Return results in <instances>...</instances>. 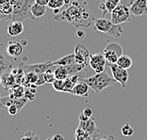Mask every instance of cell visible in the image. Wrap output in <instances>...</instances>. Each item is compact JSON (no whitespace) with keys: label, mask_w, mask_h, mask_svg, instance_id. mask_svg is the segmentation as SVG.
<instances>
[{"label":"cell","mask_w":147,"mask_h":140,"mask_svg":"<svg viewBox=\"0 0 147 140\" xmlns=\"http://www.w3.org/2000/svg\"><path fill=\"white\" fill-rule=\"evenodd\" d=\"M121 131H122V135L125 136H132L134 135V129H133L128 123H125V124L123 126Z\"/></svg>","instance_id":"obj_31"},{"label":"cell","mask_w":147,"mask_h":140,"mask_svg":"<svg viewBox=\"0 0 147 140\" xmlns=\"http://www.w3.org/2000/svg\"><path fill=\"white\" fill-rule=\"evenodd\" d=\"M79 128L83 129L92 137L93 140H98L100 136V129L97 127L93 119H89L86 121H79Z\"/></svg>","instance_id":"obj_11"},{"label":"cell","mask_w":147,"mask_h":140,"mask_svg":"<svg viewBox=\"0 0 147 140\" xmlns=\"http://www.w3.org/2000/svg\"><path fill=\"white\" fill-rule=\"evenodd\" d=\"M7 109H8V113H9V114L11 115V116H15V115H17V114H18V112H19V110H18V108H17V106L14 105V104L11 105L9 107H8Z\"/></svg>","instance_id":"obj_36"},{"label":"cell","mask_w":147,"mask_h":140,"mask_svg":"<svg viewBox=\"0 0 147 140\" xmlns=\"http://www.w3.org/2000/svg\"><path fill=\"white\" fill-rule=\"evenodd\" d=\"M107 60L105 56L101 53H96L90 56L89 58V65L92 69L95 72V73H100L105 72V67L107 65Z\"/></svg>","instance_id":"obj_9"},{"label":"cell","mask_w":147,"mask_h":140,"mask_svg":"<svg viewBox=\"0 0 147 140\" xmlns=\"http://www.w3.org/2000/svg\"><path fill=\"white\" fill-rule=\"evenodd\" d=\"M75 61L79 65L88 66L89 58H90V52L88 48L82 43H78L75 47Z\"/></svg>","instance_id":"obj_10"},{"label":"cell","mask_w":147,"mask_h":140,"mask_svg":"<svg viewBox=\"0 0 147 140\" xmlns=\"http://www.w3.org/2000/svg\"><path fill=\"white\" fill-rule=\"evenodd\" d=\"M28 100H26L25 97H22V98H18V99H13V104L17 106V108L19 111H21L26 106V104H28Z\"/></svg>","instance_id":"obj_29"},{"label":"cell","mask_w":147,"mask_h":140,"mask_svg":"<svg viewBox=\"0 0 147 140\" xmlns=\"http://www.w3.org/2000/svg\"><path fill=\"white\" fill-rule=\"evenodd\" d=\"M53 19L58 23L71 24L76 28H89L95 18L90 11L86 0H74L63 11L54 14Z\"/></svg>","instance_id":"obj_1"},{"label":"cell","mask_w":147,"mask_h":140,"mask_svg":"<svg viewBox=\"0 0 147 140\" xmlns=\"http://www.w3.org/2000/svg\"><path fill=\"white\" fill-rule=\"evenodd\" d=\"M121 1L122 0H100L99 9L103 13V17L108 13H111L117 6L121 4Z\"/></svg>","instance_id":"obj_15"},{"label":"cell","mask_w":147,"mask_h":140,"mask_svg":"<svg viewBox=\"0 0 147 140\" xmlns=\"http://www.w3.org/2000/svg\"><path fill=\"white\" fill-rule=\"evenodd\" d=\"M111 14V21L115 25H122L131 22V12L128 7L120 4L113 9Z\"/></svg>","instance_id":"obj_5"},{"label":"cell","mask_w":147,"mask_h":140,"mask_svg":"<svg viewBox=\"0 0 147 140\" xmlns=\"http://www.w3.org/2000/svg\"><path fill=\"white\" fill-rule=\"evenodd\" d=\"M123 50L121 44L117 42H109L104 49L103 55H104L107 62L115 64L117 63L118 58L123 54Z\"/></svg>","instance_id":"obj_6"},{"label":"cell","mask_w":147,"mask_h":140,"mask_svg":"<svg viewBox=\"0 0 147 140\" xmlns=\"http://www.w3.org/2000/svg\"><path fill=\"white\" fill-rule=\"evenodd\" d=\"M47 140H52V138H48Z\"/></svg>","instance_id":"obj_47"},{"label":"cell","mask_w":147,"mask_h":140,"mask_svg":"<svg viewBox=\"0 0 147 140\" xmlns=\"http://www.w3.org/2000/svg\"><path fill=\"white\" fill-rule=\"evenodd\" d=\"M131 14L137 17L147 14V0H137V1L130 7Z\"/></svg>","instance_id":"obj_13"},{"label":"cell","mask_w":147,"mask_h":140,"mask_svg":"<svg viewBox=\"0 0 147 140\" xmlns=\"http://www.w3.org/2000/svg\"><path fill=\"white\" fill-rule=\"evenodd\" d=\"M21 140H40V138L33 131H28L21 137Z\"/></svg>","instance_id":"obj_32"},{"label":"cell","mask_w":147,"mask_h":140,"mask_svg":"<svg viewBox=\"0 0 147 140\" xmlns=\"http://www.w3.org/2000/svg\"><path fill=\"white\" fill-rule=\"evenodd\" d=\"M55 66L53 68L50 69V70H48L47 72H43V77H45V80L46 84H52V83L55 81V79H56L55 74H54V68H55Z\"/></svg>","instance_id":"obj_28"},{"label":"cell","mask_w":147,"mask_h":140,"mask_svg":"<svg viewBox=\"0 0 147 140\" xmlns=\"http://www.w3.org/2000/svg\"><path fill=\"white\" fill-rule=\"evenodd\" d=\"M75 137H76V140H93L92 137L88 133L79 127H78L76 130Z\"/></svg>","instance_id":"obj_26"},{"label":"cell","mask_w":147,"mask_h":140,"mask_svg":"<svg viewBox=\"0 0 147 140\" xmlns=\"http://www.w3.org/2000/svg\"><path fill=\"white\" fill-rule=\"evenodd\" d=\"M19 66L25 71L26 73L28 72H35L37 74H42V73L47 72L48 70L53 68L55 66L54 62L46 61L42 63H36V64H26V63H20Z\"/></svg>","instance_id":"obj_7"},{"label":"cell","mask_w":147,"mask_h":140,"mask_svg":"<svg viewBox=\"0 0 147 140\" xmlns=\"http://www.w3.org/2000/svg\"><path fill=\"white\" fill-rule=\"evenodd\" d=\"M45 77H43V73H42V74H39L38 76V79H37V82H36V86H41L42 85L45 84Z\"/></svg>","instance_id":"obj_37"},{"label":"cell","mask_w":147,"mask_h":140,"mask_svg":"<svg viewBox=\"0 0 147 140\" xmlns=\"http://www.w3.org/2000/svg\"><path fill=\"white\" fill-rule=\"evenodd\" d=\"M12 104H13V99H11L9 96H8V97L1 98V100H0V107L8 108Z\"/></svg>","instance_id":"obj_33"},{"label":"cell","mask_w":147,"mask_h":140,"mask_svg":"<svg viewBox=\"0 0 147 140\" xmlns=\"http://www.w3.org/2000/svg\"><path fill=\"white\" fill-rule=\"evenodd\" d=\"M79 78H80L79 73L74 75H69L68 78H66L64 80V89H63V92L72 93L74 86L79 81Z\"/></svg>","instance_id":"obj_19"},{"label":"cell","mask_w":147,"mask_h":140,"mask_svg":"<svg viewBox=\"0 0 147 140\" xmlns=\"http://www.w3.org/2000/svg\"><path fill=\"white\" fill-rule=\"evenodd\" d=\"M25 92H26V88L24 86L16 84L13 88H11V92L9 96L11 99H18V98H22L25 96Z\"/></svg>","instance_id":"obj_21"},{"label":"cell","mask_w":147,"mask_h":140,"mask_svg":"<svg viewBox=\"0 0 147 140\" xmlns=\"http://www.w3.org/2000/svg\"><path fill=\"white\" fill-rule=\"evenodd\" d=\"M87 85L90 86V88H92L96 94H100L104 89H106L109 86L114 85L117 83L116 80L111 77L109 73L106 72L95 73L94 75L90 76L88 78L82 79Z\"/></svg>","instance_id":"obj_2"},{"label":"cell","mask_w":147,"mask_h":140,"mask_svg":"<svg viewBox=\"0 0 147 140\" xmlns=\"http://www.w3.org/2000/svg\"><path fill=\"white\" fill-rule=\"evenodd\" d=\"M54 74L56 79L59 80H65L66 78H68L69 72L67 71V69L64 66H55L54 68Z\"/></svg>","instance_id":"obj_24"},{"label":"cell","mask_w":147,"mask_h":140,"mask_svg":"<svg viewBox=\"0 0 147 140\" xmlns=\"http://www.w3.org/2000/svg\"><path fill=\"white\" fill-rule=\"evenodd\" d=\"M38 76L39 74H37L35 72H28L26 73V78L28 80V82L29 83L30 85H35L36 82H37V79H38Z\"/></svg>","instance_id":"obj_34"},{"label":"cell","mask_w":147,"mask_h":140,"mask_svg":"<svg viewBox=\"0 0 147 140\" xmlns=\"http://www.w3.org/2000/svg\"><path fill=\"white\" fill-rule=\"evenodd\" d=\"M89 89H90V86L87 85L83 80H81V81H78L75 85V86H74L72 94L79 96V97H88Z\"/></svg>","instance_id":"obj_18"},{"label":"cell","mask_w":147,"mask_h":140,"mask_svg":"<svg viewBox=\"0 0 147 140\" xmlns=\"http://www.w3.org/2000/svg\"><path fill=\"white\" fill-rule=\"evenodd\" d=\"M0 100H1V97H0Z\"/></svg>","instance_id":"obj_48"},{"label":"cell","mask_w":147,"mask_h":140,"mask_svg":"<svg viewBox=\"0 0 147 140\" xmlns=\"http://www.w3.org/2000/svg\"><path fill=\"white\" fill-rule=\"evenodd\" d=\"M110 70H111L113 78L118 83L122 85L123 88H125L126 86H127V81H128V72L127 70L123 69L120 66H118L115 63V64H112V63H108Z\"/></svg>","instance_id":"obj_8"},{"label":"cell","mask_w":147,"mask_h":140,"mask_svg":"<svg viewBox=\"0 0 147 140\" xmlns=\"http://www.w3.org/2000/svg\"><path fill=\"white\" fill-rule=\"evenodd\" d=\"M142 140H147V136H146V137H144V138H143Z\"/></svg>","instance_id":"obj_46"},{"label":"cell","mask_w":147,"mask_h":140,"mask_svg":"<svg viewBox=\"0 0 147 140\" xmlns=\"http://www.w3.org/2000/svg\"><path fill=\"white\" fill-rule=\"evenodd\" d=\"M31 13L32 15L34 16V18H40L42 17L45 14L46 12V6H42V5H39L37 3H34L32 6H31Z\"/></svg>","instance_id":"obj_23"},{"label":"cell","mask_w":147,"mask_h":140,"mask_svg":"<svg viewBox=\"0 0 147 140\" xmlns=\"http://www.w3.org/2000/svg\"><path fill=\"white\" fill-rule=\"evenodd\" d=\"M12 0H0V22L11 20Z\"/></svg>","instance_id":"obj_12"},{"label":"cell","mask_w":147,"mask_h":140,"mask_svg":"<svg viewBox=\"0 0 147 140\" xmlns=\"http://www.w3.org/2000/svg\"><path fill=\"white\" fill-rule=\"evenodd\" d=\"M52 140H64V137L61 135H59V134H56L52 136Z\"/></svg>","instance_id":"obj_43"},{"label":"cell","mask_w":147,"mask_h":140,"mask_svg":"<svg viewBox=\"0 0 147 140\" xmlns=\"http://www.w3.org/2000/svg\"><path fill=\"white\" fill-rule=\"evenodd\" d=\"M78 119H79V121H88L89 119H91V118H89V117H87L84 113H81V114H79L78 116Z\"/></svg>","instance_id":"obj_42"},{"label":"cell","mask_w":147,"mask_h":140,"mask_svg":"<svg viewBox=\"0 0 147 140\" xmlns=\"http://www.w3.org/2000/svg\"><path fill=\"white\" fill-rule=\"evenodd\" d=\"M137 1V0H122L121 1V4L122 5H125L126 7H128V8H130L134 3Z\"/></svg>","instance_id":"obj_39"},{"label":"cell","mask_w":147,"mask_h":140,"mask_svg":"<svg viewBox=\"0 0 147 140\" xmlns=\"http://www.w3.org/2000/svg\"><path fill=\"white\" fill-rule=\"evenodd\" d=\"M98 140H115V136L114 135H107V136H103V137L99 138Z\"/></svg>","instance_id":"obj_44"},{"label":"cell","mask_w":147,"mask_h":140,"mask_svg":"<svg viewBox=\"0 0 147 140\" xmlns=\"http://www.w3.org/2000/svg\"><path fill=\"white\" fill-rule=\"evenodd\" d=\"M2 84V77H1V75H0V85Z\"/></svg>","instance_id":"obj_45"},{"label":"cell","mask_w":147,"mask_h":140,"mask_svg":"<svg viewBox=\"0 0 147 140\" xmlns=\"http://www.w3.org/2000/svg\"><path fill=\"white\" fill-rule=\"evenodd\" d=\"M84 114L87 116V117H89V118H92V110L91 108H89V107H87L85 108L84 110L82 111Z\"/></svg>","instance_id":"obj_40"},{"label":"cell","mask_w":147,"mask_h":140,"mask_svg":"<svg viewBox=\"0 0 147 140\" xmlns=\"http://www.w3.org/2000/svg\"><path fill=\"white\" fill-rule=\"evenodd\" d=\"M76 37L78 39H79V40H83V39H85L86 33L83 30H81V29H78L76 32Z\"/></svg>","instance_id":"obj_38"},{"label":"cell","mask_w":147,"mask_h":140,"mask_svg":"<svg viewBox=\"0 0 147 140\" xmlns=\"http://www.w3.org/2000/svg\"><path fill=\"white\" fill-rule=\"evenodd\" d=\"M34 0H12V14L11 21H25L26 19L35 20L31 13V6Z\"/></svg>","instance_id":"obj_3"},{"label":"cell","mask_w":147,"mask_h":140,"mask_svg":"<svg viewBox=\"0 0 147 140\" xmlns=\"http://www.w3.org/2000/svg\"><path fill=\"white\" fill-rule=\"evenodd\" d=\"M34 3H37L42 6H47L49 3V0H34Z\"/></svg>","instance_id":"obj_41"},{"label":"cell","mask_w":147,"mask_h":140,"mask_svg":"<svg viewBox=\"0 0 147 140\" xmlns=\"http://www.w3.org/2000/svg\"><path fill=\"white\" fill-rule=\"evenodd\" d=\"M2 77V86L5 90H11V88L14 86L17 83H16L15 76L11 72V71H8L4 72L1 75Z\"/></svg>","instance_id":"obj_17"},{"label":"cell","mask_w":147,"mask_h":140,"mask_svg":"<svg viewBox=\"0 0 147 140\" xmlns=\"http://www.w3.org/2000/svg\"><path fill=\"white\" fill-rule=\"evenodd\" d=\"M24 32V25L21 21H12L7 27V34L9 37H16Z\"/></svg>","instance_id":"obj_16"},{"label":"cell","mask_w":147,"mask_h":140,"mask_svg":"<svg viewBox=\"0 0 147 140\" xmlns=\"http://www.w3.org/2000/svg\"><path fill=\"white\" fill-rule=\"evenodd\" d=\"M75 54H70L67 55L63 58L58 59V60L54 61V64L57 66H64V67H67V66L75 63Z\"/></svg>","instance_id":"obj_22"},{"label":"cell","mask_w":147,"mask_h":140,"mask_svg":"<svg viewBox=\"0 0 147 140\" xmlns=\"http://www.w3.org/2000/svg\"><path fill=\"white\" fill-rule=\"evenodd\" d=\"M116 64L118 65V66H120V67L123 68V69L128 70L129 68H131V67H132L133 61H132V58H130L129 56L123 54V55L118 58V60H117V63H116Z\"/></svg>","instance_id":"obj_20"},{"label":"cell","mask_w":147,"mask_h":140,"mask_svg":"<svg viewBox=\"0 0 147 140\" xmlns=\"http://www.w3.org/2000/svg\"><path fill=\"white\" fill-rule=\"evenodd\" d=\"M63 6H66L65 0H49L47 7L51 9H61Z\"/></svg>","instance_id":"obj_27"},{"label":"cell","mask_w":147,"mask_h":140,"mask_svg":"<svg viewBox=\"0 0 147 140\" xmlns=\"http://www.w3.org/2000/svg\"><path fill=\"white\" fill-rule=\"evenodd\" d=\"M12 65L9 63L7 59L5 58V56L0 53V75H2L3 73L11 71L12 69Z\"/></svg>","instance_id":"obj_25"},{"label":"cell","mask_w":147,"mask_h":140,"mask_svg":"<svg viewBox=\"0 0 147 140\" xmlns=\"http://www.w3.org/2000/svg\"><path fill=\"white\" fill-rule=\"evenodd\" d=\"M23 53V45L21 42L16 41H9L7 44V54L13 58H18Z\"/></svg>","instance_id":"obj_14"},{"label":"cell","mask_w":147,"mask_h":140,"mask_svg":"<svg viewBox=\"0 0 147 140\" xmlns=\"http://www.w3.org/2000/svg\"><path fill=\"white\" fill-rule=\"evenodd\" d=\"M24 97L28 100V102H32L35 100V97H36V93H33L30 91V89L29 88H26V92H25V96Z\"/></svg>","instance_id":"obj_35"},{"label":"cell","mask_w":147,"mask_h":140,"mask_svg":"<svg viewBox=\"0 0 147 140\" xmlns=\"http://www.w3.org/2000/svg\"><path fill=\"white\" fill-rule=\"evenodd\" d=\"M52 86L56 91L63 92V89H64V80L55 79V81L52 83Z\"/></svg>","instance_id":"obj_30"},{"label":"cell","mask_w":147,"mask_h":140,"mask_svg":"<svg viewBox=\"0 0 147 140\" xmlns=\"http://www.w3.org/2000/svg\"><path fill=\"white\" fill-rule=\"evenodd\" d=\"M93 29L107 34L108 36L114 37V38H121L123 34V29L121 25L113 24L111 21L106 19L105 17L94 19Z\"/></svg>","instance_id":"obj_4"}]
</instances>
